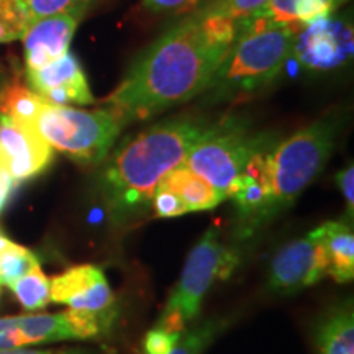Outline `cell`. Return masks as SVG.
I'll return each instance as SVG.
<instances>
[{"mask_svg": "<svg viewBox=\"0 0 354 354\" xmlns=\"http://www.w3.org/2000/svg\"><path fill=\"white\" fill-rule=\"evenodd\" d=\"M241 21L194 12L136 57L104 105L127 127L202 95L232 50Z\"/></svg>", "mask_w": 354, "mask_h": 354, "instance_id": "6da1fadb", "label": "cell"}, {"mask_svg": "<svg viewBox=\"0 0 354 354\" xmlns=\"http://www.w3.org/2000/svg\"><path fill=\"white\" fill-rule=\"evenodd\" d=\"M212 123L196 118H171L136 133L104 159L99 177L102 201L115 221L145 214L161 180L184 165Z\"/></svg>", "mask_w": 354, "mask_h": 354, "instance_id": "7a4b0ae2", "label": "cell"}, {"mask_svg": "<svg viewBox=\"0 0 354 354\" xmlns=\"http://www.w3.org/2000/svg\"><path fill=\"white\" fill-rule=\"evenodd\" d=\"M295 43L297 32L289 26L261 15L245 19L205 92L212 100H233L268 87L294 55Z\"/></svg>", "mask_w": 354, "mask_h": 354, "instance_id": "3957f363", "label": "cell"}, {"mask_svg": "<svg viewBox=\"0 0 354 354\" xmlns=\"http://www.w3.org/2000/svg\"><path fill=\"white\" fill-rule=\"evenodd\" d=\"M112 109L81 110L68 105L44 104L33 128L53 149L84 165L102 162L112 151L123 130Z\"/></svg>", "mask_w": 354, "mask_h": 354, "instance_id": "277c9868", "label": "cell"}, {"mask_svg": "<svg viewBox=\"0 0 354 354\" xmlns=\"http://www.w3.org/2000/svg\"><path fill=\"white\" fill-rule=\"evenodd\" d=\"M335 136V118H320L274 146L272 196L268 221L286 210L315 180L333 151Z\"/></svg>", "mask_w": 354, "mask_h": 354, "instance_id": "5b68a950", "label": "cell"}, {"mask_svg": "<svg viewBox=\"0 0 354 354\" xmlns=\"http://www.w3.org/2000/svg\"><path fill=\"white\" fill-rule=\"evenodd\" d=\"M268 140L271 136L253 135L240 120L216 122L194 146L184 165L228 198L230 189L246 162Z\"/></svg>", "mask_w": 354, "mask_h": 354, "instance_id": "8992f818", "label": "cell"}, {"mask_svg": "<svg viewBox=\"0 0 354 354\" xmlns=\"http://www.w3.org/2000/svg\"><path fill=\"white\" fill-rule=\"evenodd\" d=\"M240 263L234 251L221 245L216 228H209L190 251L183 276L177 282L162 315H177L184 323L194 320L201 312L203 295L216 279H225Z\"/></svg>", "mask_w": 354, "mask_h": 354, "instance_id": "52a82bcc", "label": "cell"}, {"mask_svg": "<svg viewBox=\"0 0 354 354\" xmlns=\"http://www.w3.org/2000/svg\"><path fill=\"white\" fill-rule=\"evenodd\" d=\"M274 146L276 145L268 140L256 149L228 192V197L233 198L236 205L238 223L245 236L256 233V230L268 223L272 196L271 153Z\"/></svg>", "mask_w": 354, "mask_h": 354, "instance_id": "ba28073f", "label": "cell"}, {"mask_svg": "<svg viewBox=\"0 0 354 354\" xmlns=\"http://www.w3.org/2000/svg\"><path fill=\"white\" fill-rule=\"evenodd\" d=\"M326 274L325 250L312 232L277 251L269 271V287L276 292H295L317 284Z\"/></svg>", "mask_w": 354, "mask_h": 354, "instance_id": "9c48e42d", "label": "cell"}, {"mask_svg": "<svg viewBox=\"0 0 354 354\" xmlns=\"http://www.w3.org/2000/svg\"><path fill=\"white\" fill-rule=\"evenodd\" d=\"M53 148L33 127L20 125L0 113V162L17 183L33 179L51 165Z\"/></svg>", "mask_w": 354, "mask_h": 354, "instance_id": "30bf717a", "label": "cell"}, {"mask_svg": "<svg viewBox=\"0 0 354 354\" xmlns=\"http://www.w3.org/2000/svg\"><path fill=\"white\" fill-rule=\"evenodd\" d=\"M50 299L69 305L73 310L112 318L113 294L102 269L95 266H76L50 281Z\"/></svg>", "mask_w": 354, "mask_h": 354, "instance_id": "8fae6325", "label": "cell"}, {"mask_svg": "<svg viewBox=\"0 0 354 354\" xmlns=\"http://www.w3.org/2000/svg\"><path fill=\"white\" fill-rule=\"evenodd\" d=\"M26 82L44 102L53 105L95 104L86 73L73 53L39 69L26 71Z\"/></svg>", "mask_w": 354, "mask_h": 354, "instance_id": "7c38bea8", "label": "cell"}, {"mask_svg": "<svg viewBox=\"0 0 354 354\" xmlns=\"http://www.w3.org/2000/svg\"><path fill=\"white\" fill-rule=\"evenodd\" d=\"M81 19L82 17L63 13L30 20L21 37L26 71L44 68L69 53Z\"/></svg>", "mask_w": 354, "mask_h": 354, "instance_id": "4fadbf2b", "label": "cell"}, {"mask_svg": "<svg viewBox=\"0 0 354 354\" xmlns=\"http://www.w3.org/2000/svg\"><path fill=\"white\" fill-rule=\"evenodd\" d=\"M320 240L328 263V274L335 281L348 282L354 277V234L348 223L326 221L313 230Z\"/></svg>", "mask_w": 354, "mask_h": 354, "instance_id": "5bb4252c", "label": "cell"}, {"mask_svg": "<svg viewBox=\"0 0 354 354\" xmlns=\"http://www.w3.org/2000/svg\"><path fill=\"white\" fill-rule=\"evenodd\" d=\"M339 3V0H268L259 15L297 32L326 20Z\"/></svg>", "mask_w": 354, "mask_h": 354, "instance_id": "9a60e30c", "label": "cell"}, {"mask_svg": "<svg viewBox=\"0 0 354 354\" xmlns=\"http://www.w3.org/2000/svg\"><path fill=\"white\" fill-rule=\"evenodd\" d=\"M159 185L172 190L183 201L187 214L189 212L212 210L227 198L185 165L172 169Z\"/></svg>", "mask_w": 354, "mask_h": 354, "instance_id": "2e32d148", "label": "cell"}, {"mask_svg": "<svg viewBox=\"0 0 354 354\" xmlns=\"http://www.w3.org/2000/svg\"><path fill=\"white\" fill-rule=\"evenodd\" d=\"M310 26L312 28L305 35V39L295 43L294 53H297L300 63L313 69H326L338 64L343 53L335 33L322 26V21Z\"/></svg>", "mask_w": 354, "mask_h": 354, "instance_id": "e0dca14e", "label": "cell"}, {"mask_svg": "<svg viewBox=\"0 0 354 354\" xmlns=\"http://www.w3.org/2000/svg\"><path fill=\"white\" fill-rule=\"evenodd\" d=\"M15 323L21 339H24V344L51 343L77 338L66 312L53 313V315L15 317Z\"/></svg>", "mask_w": 354, "mask_h": 354, "instance_id": "ac0fdd59", "label": "cell"}, {"mask_svg": "<svg viewBox=\"0 0 354 354\" xmlns=\"http://www.w3.org/2000/svg\"><path fill=\"white\" fill-rule=\"evenodd\" d=\"M44 104L46 102L37 92L17 79L6 84L0 91V113L7 115L20 125L33 127Z\"/></svg>", "mask_w": 354, "mask_h": 354, "instance_id": "d6986e66", "label": "cell"}, {"mask_svg": "<svg viewBox=\"0 0 354 354\" xmlns=\"http://www.w3.org/2000/svg\"><path fill=\"white\" fill-rule=\"evenodd\" d=\"M320 354H354L353 310L343 307L326 318L318 331Z\"/></svg>", "mask_w": 354, "mask_h": 354, "instance_id": "ffe728a7", "label": "cell"}, {"mask_svg": "<svg viewBox=\"0 0 354 354\" xmlns=\"http://www.w3.org/2000/svg\"><path fill=\"white\" fill-rule=\"evenodd\" d=\"M8 287L25 310L44 308L51 302L50 279L44 276V272L39 268H35L24 277L17 279Z\"/></svg>", "mask_w": 354, "mask_h": 354, "instance_id": "44dd1931", "label": "cell"}, {"mask_svg": "<svg viewBox=\"0 0 354 354\" xmlns=\"http://www.w3.org/2000/svg\"><path fill=\"white\" fill-rule=\"evenodd\" d=\"M39 268V261L28 248L10 241L0 251V282L10 286L17 279Z\"/></svg>", "mask_w": 354, "mask_h": 354, "instance_id": "7402d4cb", "label": "cell"}, {"mask_svg": "<svg viewBox=\"0 0 354 354\" xmlns=\"http://www.w3.org/2000/svg\"><path fill=\"white\" fill-rule=\"evenodd\" d=\"M30 17L20 0H0V44L24 37Z\"/></svg>", "mask_w": 354, "mask_h": 354, "instance_id": "603a6c76", "label": "cell"}, {"mask_svg": "<svg viewBox=\"0 0 354 354\" xmlns=\"http://www.w3.org/2000/svg\"><path fill=\"white\" fill-rule=\"evenodd\" d=\"M268 0H207L197 12L203 15L227 17L232 20H245L258 17Z\"/></svg>", "mask_w": 354, "mask_h": 354, "instance_id": "cb8c5ba5", "label": "cell"}, {"mask_svg": "<svg viewBox=\"0 0 354 354\" xmlns=\"http://www.w3.org/2000/svg\"><path fill=\"white\" fill-rule=\"evenodd\" d=\"M20 2L24 3L30 20H35L43 17L63 15V13L82 17L92 0H20Z\"/></svg>", "mask_w": 354, "mask_h": 354, "instance_id": "d4e9b609", "label": "cell"}, {"mask_svg": "<svg viewBox=\"0 0 354 354\" xmlns=\"http://www.w3.org/2000/svg\"><path fill=\"white\" fill-rule=\"evenodd\" d=\"M220 330L218 322H209L205 325L198 326L190 333H185L169 354H202L203 349L209 346L212 339L215 338L216 331Z\"/></svg>", "mask_w": 354, "mask_h": 354, "instance_id": "484cf974", "label": "cell"}, {"mask_svg": "<svg viewBox=\"0 0 354 354\" xmlns=\"http://www.w3.org/2000/svg\"><path fill=\"white\" fill-rule=\"evenodd\" d=\"M151 205L154 214H156V216H161V218H171V216L187 214L183 201L172 190L161 187V185H158L156 192H154Z\"/></svg>", "mask_w": 354, "mask_h": 354, "instance_id": "4316f807", "label": "cell"}, {"mask_svg": "<svg viewBox=\"0 0 354 354\" xmlns=\"http://www.w3.org/2000/svg\"><path fill=\"white\" fill-rule=\"evenodd\" d=\"M180 333H169V331L156 328L148 331L145 338V353L146 354H169L171 349L179 342Z\"/></svg>", "mask_w": 354, "mask_h": 354, "instance_id": "83f0119b", "label": "cell"}, {"mask_svg": "<svg viewBox=\"0 0 354 354\" xmlns=\"http://www.w3.org/2000/svg\"><path fill=\"white\" fill-rule=\"evenodd\" d=\"M25 346L20 331L17 328L15 317L0 318V351Z\"/></svg>", "mask_w": 354, "mask_h": 354, "instance_id": "f1b7e54d", "label": "cell"}, {"mask_svg": "<svg viewBox=\"0 0 354 354\" xmlns=\"http://www.w3.org/2000/svg\"><path fill=\"white\" fill-rule=\"evenodd\" d=\"M336 183H338L339 189H342L344 201H346L349 216H353L354 212V167L353 165L344 167L336 174Z\"/></svg>", "mask_w": 354, "mask_h": 354, "instance_id": "f546056e", "label": "cell"}, {"mask_svg": "<svg viewBox=\"0 0 354 354\" xmlns=\"http://www.w3.org/2000/svg\"><path fill=\"white\" fill-rule=\"evenodd\" d=\"M196 2H201V0H143V6L151 12H172L184 10V8L192 7Z\"/></svg>", "mask_w": 354, "mask_h": 354, "instance_id": "4dcf8cb0", "label": "cell"}, {"mask_svg": "<svg viewBox=\"0 0 354 354\" xmlns=\"http://www.w3.org/2000/svg\"><path fill=\"white\" fill-rule=\"evenodd\" d=\"M17 185H19V183L13 179L10 172H8L6 167H3L2 162H0V214L6 210L7 203L10 202Z\"/></svg>", "mask_w": 354, "mask_h": 354, "instance_id": "1f68e13d", "label": "cell"}, {"mask_svg": "<svg viewBox=\"0 0 354 354\" xmlns=\"http://www.w3.org/2000/svg\"><path fill=\"white\" fill-rule=\"evenodd\" d=\"M0 354H68V353H50V351H30V349H6V351H0Z\"/></svg>", "mask_w": 354, "mask_h": 354, "instance_id": "d6a6232c", "label": "cell"}, {"mask_svg": "<svg viewBox=\"0 0 354 354\" xmlns=\"http://www.w3.org/2000/svg\"><path fill=\"white\" fill-rule=\"evenodd\" d=\"M8 243H10V240H8V238L6 236V234H3L2 232H0V251L3 250V248H6Z\"/></svg>", "mask_w": 354, "mask_h": 354, "instance_id": "836d02e7", "label": "cell"}, {"mask_svg": "<svg viewBox=\"0 0 354 354\" xmlns=\"http://www.w3.org/2000/svg\"><path fill=\"white\" fill-rule=\"evenodd\" d=\"M0 286H2V282H0Z\"/></svg>", "mask_w": 354, "mask_h": 354, "instance_id": "e575fe53", "label": "cell"}, {"mask_svg": "<svg viewBox=\"0 0 354 354\" xmlns=\"http://www.w3.org/2000/svg\"><path fill=\"white\" fill-rule=\"evenodd\" d=\"M339 2H343V0H339Z\"/></svg>", "mask_w": 354, "mask_h": 354, "instance_id": "d590c367", "label": "cell"}]
</instances>
